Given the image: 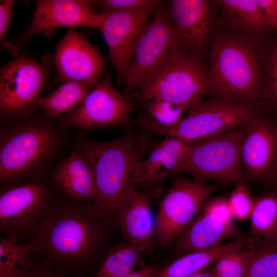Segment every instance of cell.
I'll return each mask as SVG.
<instances>
[{"label":"cell","mask_w":277,"mask_h":277,"mask_svg":"<svg viewBox=\"0 0 277 277\" xmlns=\"http://www.w3.org/2000/svg\"><path fill=\"white\" fill-rule=\"evenodd\" d=\"M187 277H215L212 265L209 267Z\"/></svg>","instance_id":"74e56055"},{"label":"cell","mask_w":277,"mask_h":277,"mask_svg":"<svg viewBox=\"0 0 277 277\" xmlns=\"http://www.w3.org/2000/svg\"><path fill=\"white\" fill-rule=\"evenodd\" d=\"M144 253L128 243L117 245L110 249L94 277H125L136 266L145 265Z\"/></svg>","instance_id":"cb8c5ba5"},{"label":"cell","mask_w":277,"mask_h":277,"mask_svg":"<svg viewBox=\"0 0 277 277\" xmlns=\"http://www.w3.org/2000/svg\"><path fill=\"white\" fill-rule=\"evenodd\" d=\"M133 105L112 86L108 76L89 93L78 108L64 118L66 126L95 130L108 126H126Z\"/></svg>","instance_id":"7c38bea8"},{"label":"cell","mask_w":277,"mask_h":277,"mask_svg":"<svg viewBox=\"0 0 277 277\" xmlns=\"http://www.w3.org/2000/svg\"><path fill=\"white\" fill-rule=\"evenodd\" d=\"M246 277H277V250L254 244Z\"/></svg>","instance_id":"f1b7e54d"},{"label":"cell","mask_w":277,"mask_h":277,"mask_svg":"<svg viewBox=\"0 0 277 277\" xmlns=\"http://www.w3.org/2000/svg\"><path fill=\"white\" fill-rule=\"evenodd\" d=\"M14 1L1 0L0 1V39L3 40L8 30L12 15V9Z\"/></svg>","instance_id":"e575fe53"},{"label":"cell","mask_w":277,"mask_h":277,"mask_svg":"<svg viewBox=\"0 0 277 277\" xmlns=\"http://www.w3.org/2000/svg\"><path fill=\"white\" fill-rule=\"evenodd\" d=\"M105 16V12L92 11L91 1H37L33 18L22 39L26 40L37 33L61 27L82 26L101 31Z\"/></svg>","instance_id":"2e32d148"},{"label":"cell","mask_w":277,"mask_h":277,"mask_svg":"<svg viewBox=\"0 0 277 277\" xmlns=\"http://www.w3.org/2000/svg\"><path fill=\"white\" fill-rule=\"evenodd\" d=\"M55 180L71 199L91 204L96 195L95 185L91 169L84 155L73 152L53 172Z\"/></svg>","instance_id":"44dd1931"},{"label":"cell","mask_w":277,"mask_h":277,"mask_svg":"<svg viewBox=\"0 0 277 277\" xmlns=\"http://www.w3.org/2000/svg\"><path fill=\"white\" fill-rule=\"evenodd\" d=\"M179 45L182 44L169 13L162 10L157 11L136 45L133 59L125 81V92L128 93L142 88Z\"/></svg>","instance_id":"9c48e42d"},{"label":"cell","mask_w":277,"mask_h":277,"mask_svg":"<svg viewBox=\"0 0 277 277\" xmlns=\"http://www.w3.org/2000/svg\"><path fill=\"white\" fill-rule=\"evenodd\" d=\"M188 110L186 116L171 126H163L146 116L138 118L134 124L188 144L245 126L259 114L258 108L252 104L218 97L201 101Z\"/></svg>","instance_id":"277c9868"},{"label":"cell","mask_w":277,"mask_h":277,"mask_svg":"<svg viewBox=\"0 0 277 277\" xmlns=\"http://www.w3.org/2000/svg\"><path fill=\"white\" fill-rule=\"evenodd\" d=\"M233 219L228 197L208 200L178 237L173 254L180 256L192 251L216 247L228 239L243 237Z\"/></svg>","instance_id":"30bf717a"},{"label":"cell","mask_w":277,"mask_h":277,"mask_svg":"<svg viewBox=\"0 0 277 277\" xmlns=\"http://www.w3.org/2000/svg\"><path fill=\"white\" fill-rule=\"evenodd\" d=\"M210 43L209 93L252 104L262 84L258 46L248 37L224 33Z\"/></svg>","instance_id":"3957f363"},{"label":"cell","mask_w":277,"mask_h":277,"mask_svg":"<svg viewBox=\"0 0 277 277\" xmlns=\"http://www.w3.org/2000/svg\"><path fill=\"white\" fill-rule=\"evenodd\" d=\"M254 200L242 184L236 186L228 197V203L233 218L240 221L249 219Z\"/></svg>","instance_id":"1f68e13d"},{"label":"cell","mask_w":277,"mask_h":277,"mask_svg":"<svg viewBox=\"0 0 277 277\" xmlns=\"http://www.w3.org/2000/svg\"><path fill=\"white\" fill-rule=\"evenodd\" d=\"M135 185L133 183L131 186L118 211L117 221L127 243L151 254L155 242L151 199Z\"/></svg>","instance_id":"ac0fdd59"},{"label":"cell","mask_w":277,"mask_h":277,"mask_svg":"<svg viewBox=\"0 0 277 277\" xmlns=\"http://www.w3.org/2000/svg\"><path fill=\"white\" fill-rule=\"evenodd\" d=\"M159 271L158 266H148L132 271L125 277H154Z\"/></svg>","instance_id":"8d00e7d4"},{"label":"cell","mask_w":277,"mask_h":277,"mask_svg":"<svg viewBox=\"0 0 277 277\" xmlns=\"http://www.w3.org/2000/svg\"><path fill=\"white\" fill-rule=\"evenodd\" d=\"M159 2L154 1L148 6L135 11L105 12L101 32L120 83L125 82L136 45Z\"/></svg>","instance_id":"8fae6325"},{"label":"cell","mask_w":277,"mask_h":277,"mask_svg":"<svg viewBox=\"0 0 277 277\" xmlns=\"http://www.w3.org/2000/svg\"><path fill=\"white\" fill-rule=\"evenodd\" d=\"M254 242L242 237L214 247L187 253L159 271L154 277H187L211 266L224 254L251 246Z\"/></svg>","instance_id":"7402d4cb"},{"label":"cell","mask_w":277,"mask_h":277,"mask_svg":"<svg viewBox=\"0 0 277 277\" xmlns=\"http://www.w3.org/2000/svg\"><path fill=\"white\" fill-rule=\"evenodd\" d=\"M271 28L277 31V0H257Z\"/></svg>","instance_id":"d590c367"},{"label":"cell","mask_w":277,"mask_h":277,"mask_svg":"<svg viewBox=\"0 0 277 277\" xmlns=\"http://www.w3.org/2000/svg\"><path fill=\"white\" fill-rule=\"evenodd\" d=\"M275 179L276 181L277 182V165H276V170H275Z\"/></svg>","instance_id":"60d3db41"},{"label":"cell","mask_w":277,"mask_h":277,"mask_svg":"<svg viewBox=\"0 0 277 277\" xmlns=\"http://www.w3.org/2000/svg\"><path fill=\"white\" fill-rule=\"evenodd\" d=\"M258 245H261L269 249L277 250V243L266 244H258Z\"/></svg>","instance_id":"ab89813d"},{"label":"cell","mask_w":277,"mask_h":277,"mask_svg":"<svg viewBox=\"0 0 277 277\" xmlns=\"http://www.w3.org/2000/svg\"><path fill=\"white\" fill-rule=\"evenodd\" d=\"M145 109L149 117L163 126H171L176 123L183 117L184 111L188 110L184 106L161 100L146 102Z\"/></svg>","instance_id":"f546056e"},{"label":"cell","mask_w":277,"mask_h":277,"mask_svg":"<svg viewBox=\"0 0 277 277\" xmlns=\"http://www.w3.org/2000/svg\"><path fill=\"white\" fill-rule=\"evenodd\" d=\"M245 126L189 144L177 173L195 180H220L242 184L244 180L241 148Z\"/></svg>","instance_id":"8992f818"},{"label":"cell","mask_w":277,"mask_h":277,"mask_svg":"<svg viewBox=\"0 0 277 277\" xmlns=\"http://www.w3.org/2000/svg\"><path fill=\"white\" fill-rule=\"evenodd\" d=\"M54 60L61 80L82 83L91 90L101 83L106 61L75 28H70L58 45Z\"/></svg>","instance_id":"4fadbf2b"},{"label":"cell","mask_w":277,"mask_h":277,"mask_svg":"<svg viewBox=\"0 0 277 277\" xmlns=\"http://www.w3.org/2000/svg\"><path fill=\"white\" fill-rule=\"evenodd\" d=\"M214 1L173 0L169 14L181 44L189 51L200 54L211 39L215 20Z\"/></svg>","instance_id":"e0dca14e"},{"label":"cell","mask_w":277,"mask_h":277,"mask_svg":"<svg viewBox=\"0 0 277 277\" xmlns=\"http://www.w3.org/2000/svg\"><path fill=\"white\" fill-rule=\"evenodd\" d=\"M54 203L45 187L36 182L18 186L1 193L0 232L19 243L30 241Z\"/></svg>","instance_id":"ba28073f"},{"label":"cell","mask_w":277,"mask_h":277,"mask_svg":"<svg viewBox=\"0 0 277 277\" xmlns=\"http://www.w3.org/2000/svg\"><path fill=\"white\" fill-rule=\"evenodd\" d=\"M47 76L42 65L21 55L4 66L0 76V108L10 115L26 108L37 98Z\"/></svg>","instance_id":"5bb4252c"},{"label":"cell","mask_w":277,"mask_h":277,"mask_svg":"<svg viewBox=\"0 0 277 277\" xmlns=\"http://www.w3.org/2000/svg\"><path fill=\"white\" fill-rule=\"evenodd\" d=\"M33 249L30 242L19 243L12 237L1 238L0 277H10Z\"/></svg>","instance_id":"4316f807"},{"label":"cell","mask_w":277,"mask_h":277,"mask_svg":"<svg viewBox=\"0 0 277 277\" xmlns=\"http://www.w3.org/2000/svg\"><path fill=\"white\" fill-rule=\"evenodd\" d=\"M51 142L50 132L39 127L9 136L1 146V182L12 181L36 166L47 153Z\"/></svg>","instance_id":"9a60e30c"},{"label":"cell","mask_w":277,"mask_h":277,"mask_svg":"<svg viewBox=\"0 0 277 277\" xmlns=\"http://www.w3.org/2000/svg\"><path fill=\"white\" fill-rule=\"evenodd\" d=\"M151 0H100L91 1L94 6L104 12H132L145 8L151 4Z\"/></svg>","instance_id":"d6a6232c"},{"label":"cell","mask_w":277,"mask_h":277,"mask_svg":"<svg viewBox=\"0 0 277 277\" xmlns=\"http://www.w3.org/2000/svg\"><path fill=\"white\" fill-rule=\"evenodd\" d=\"M277 156V127L259 116L245 126L241 159L248 173L262 177L272 168Z\"/></svg>","instance_id":"d6986e66"},{"label":"cell","mask_w":277,"mask_h":277,"mask_svg":"<svg viewBox=\"0 0 277 277\" xmlns=\"http://www.w3.org/2000/svg\"><path fill=\"white\" fill-rule=\"evenodd\" d=\"M10 277H73L64 275L33 253H30L16 267Z\"/></svg>","instance_id":"4dcf8cb0"},{"label":"cell","mask_w":277,"mask_h":277,"mask_svg":"<svg viewBox=\"0 0 277 277\" xmlns=\"http://www.w3.org/2000/svg\"><path fill=\"white\" fill-rule=\"evenodd\" d=\"M188 145L174 137H166L145 158L138 157L132 175L134 183L149 187L177 173Z\"/></svg>","instance_id":"ffe728a7"},{"label":"cell","mask_w":277,"mask_h":277,"mask_svg":"<svg viewBox=\"0 0 277 277\" xmlns=\"http://www.w3.org/2000/svg\"><path fill=\"white\" fill-rule=\"evenodd\" d=\"M83 153L95 185L91 210L108 225L117 220L120 208L134 183L132 175L140 150L135 138L126 134L108 142H87Z\"/></svg>","instance_id":"7a4b0ae2"},{"label":"cell","mask_w":277,"mask_h":277,"mask_svg":"<svg viewBox=\"0 0 277 277\" xmlns=\"http://www.w3.org/2000/svg\"><path fill=\"white\" fill-rule=\"evenodd\" d=\"M215 3L229 25L247 37L258 36L271 28L257 0H219Z\"/></svg>","instance_id":"603a6c76"},{"label":"cell","mask_w":277,"mask_h":277,"mask_svg":"<svg viewBox=\"0 0 277 277\" xmlns=\"http://www.w3.org/2000/svg\"><path fill=\"white\" fill-rule=\"evenodd\" d=\"M207 94L208 69L199 54L179 45L151 80L139 90L138 96L145 102L165 100L188 110Z\"/></svg>","instance_id":"5b68a950"},{"label":"cell","mask_w":277,"mask_h":277,"mask_svg":"<svg viewBox=\"0 0 277 277\" xmlns=\"http://www.w3.org/2000/svg\"><path fill=\"white\" fill-rule=\"evenodd\" d=\"M252 234L261 239L277 228V196L266 194L254 200L249 219Z\"/></svg>","instance_id":"484cf974"},{"label":"cell","mask_w":277,"mask_h":277,"mask_svg":"<svg viewBox=\"0 0 277 277\" xmlns=\"http://www.w3.org/2000/svg\"><path fill=\"white\" fill-rule=\"evenodd\" d=\"M91 90L76 82H67L53 92L37 99L41 107L51 116H57L84 101Z\"/></svg>","instance_id":"d4e9b609"},{"label":"cell","mask_w":277,"mask_h":277,"mask_svg":"<svg viewBox=\"0 0 277 277\" xmlns=\"http://www.w3.org/2000/svg\"><path fill=\"white\" fill-rule=\"evenodd\" d=\"M216 188L204 182L175 180L159 205L154 224L155 242L164 246L178 238Z\"/></svg>","instance_id":"52a82bcc"},{"label":"cell","mask_w":277,"mask_h":277,"mask_svg":"<svg viewBox=\"0 0 277 277\" xmlns=\"http://www.w3.org/2000/svg\"><path fill=\"white\" fill-rule=\"evenodd\" d=\"M268 60L265 81L277 104V43L274 46Z\"/></svg>","instance_id":"836d02e7"},{"label":"cell","mask_w":277,"mask_h":277,"mask_svg":"<svg viewBox=\"0 0 277 277\" xmlns=\"http://www.w3.org/2000/svg\"><path fill=\"white\" fill-rule=\"evenodd\" d=\"M253 251L244 248L222 255L212 264L215 277H246Z\"/></svg>","instance_id":"83f0119b"},{"label":"cell","mask_w":277,"mask_h":277,"mask_svg":"<svg viewBox=\"0 0 277 277\" xmlns=\"http://www.w3.org/2000/svg\"><path fill=\"white\" fill-rule=\"evenodd\" d=\"M102 224L89 204L55 203L29 241L32 253L64 275L84 277L103 247Z\"/></svg>","instance_id":"6da1fadb"},{"label":"cell","mask_w":277,"mask_h":277,"mask_svg":"<svg viewBox=\"0 0 277 277\" xmlns=\"http://www.w3.org/2000/svg\"><path fill=\"white\" fill-rule=\"evenodd\" d=\"M277 243V228L275 230L267 236L261 239L258 244H266Z\"/></svg>","instance_id":"f35d334b"}]
</instances>
